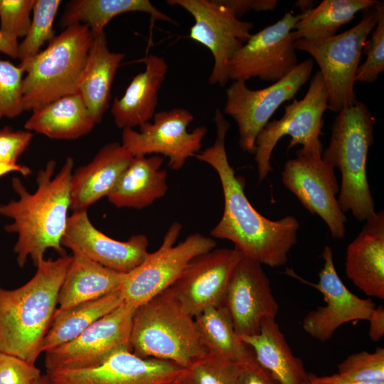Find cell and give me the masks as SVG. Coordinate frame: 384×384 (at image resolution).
Wrapping results in <instances>:
<instances>
[{
	"label": "cell",
	"mask_w": 384,
	"mask_h": 384,
	"mask_svg": "<svg viewBox=\"0 0 384 384\" xmlns=\"http://www.w3.org/2000/svg\"><path fill=\"white\" fill-rule=\"evenodd\" d=\"M213 121L216 125L213 144L195 156L213 168L223 188V213L210 235L231 241L245 256L262 265L282 267L297 241L299 223L292 215L268 219L252 206L244 191V179L235 175L228 161L225 142L230 124L218 109Z\"/></svg>",
	"instance_id": "obj_1"
},
{
	"label": "cell",
	"mask_w": 384,
	"mask_h": 384,
	"mask_svg": "<svg viewBox=\"0 0 384 384\" xmlns=\"http://www.w3.org/2000/svg\"><path fill=\"white\" fill-rule=\"evenodd\" d=\"M60 3L59 0H35L30 27L18 45L21 62L36 55L45 43L55 37L53 23Z\"/></svg>",
	"instance_id": "obj_34"
},
{
	"label": "cell",
	"mask_w": 384,
	"mask_h": 384,
	"mask_svg": "<svg viewBox=\"0 0 384 384\" xmlns=\"http://www.w3.org/2000/svg\"><path fill=\"white\" fill-rule=\"evenodd\" d=\"M313 59H306L281 80L260 90H251L244 81H233L226 90L225 114L235 121L239 145L242 151L255 154L260 132L284 102L294 98L311 77Z\"/></svg>",
	"instance_id": "obj_10"
},
{
	"label": "cell",
	"mask_w": 384,
	"mask_h": 384,
	"mask_svg": "<svg viewBox=\"0 0 384 384\" xmlns=\"http://www.w3.org/2000/svg\"><path fill=\"white\" fill-rule=\"evenodd\" d=\"M376 0H324L317 6L302 12L292 30L294 39L322 40L337 34L339 28L356 14L370 8Z\"/></svg>",
	"instance_id": "obj_31"
},
{
	"label": "cell",
	"mask_w": 384,
	"mask_h": 384,
	"mask_svg": "<svg viewBox=\"0 0 384 384\" xmlns=\"http://www.w3.org/2000/svg\"><path fill=\"white\" fill-rule=\"evenodd\" d=\"M240 338L250 348L256 362L279 384L309 383V373L293 354L275 318H264L257 334Z\"/></svg>",
	"instance_id": "obj_24"
},
{
	"label": "cell",
	"mask_w": 384,
	"mask_h": 384,
	"mask_svg": "<svg viewBox=\"0 0 384 384\" xmlns=\"http://www.w3.org/2000/svg\"><path fill=\"white\" fill-rule=\"evenodd\" d=\"M262 264L244 256L228 284L223 306L240 336L257 334L262 320L275 318L279 304Z\"/></svg>",
	"instance_id": "obj_19"
},
{
	"label": "cell",
	"mask_w": 384,
	"mask_h": 384,
	"mask_svg": "<svg viewBox=\"0 0 384 384\" xmlns=\"http://www.w3.org/2000/svg\"><path fill=\"white\" fill-rule=\"evenodd\" d=\"M130 347L139 357L169 361L181 368L208 353L194 317L169 289L135 309Z\"/></svg>",
	"instance_id": "obj_5"
},
{
	"label": "cell",
	"mask_w": 384,
	"mask_h": 384,
	"mask_svg": "<svg viewBox=\"0 0 384 384\" xmlns=\"http://www.w3.org/2000/svg\"><path fill=\"white\" fill-rule=\"evenodd\" d=\"M337 374L355 381L384 382V348L351 354L338 365Z\"/></svg>",
	"instance_id": "obj_37"
},
{
	"label": "cell",
	"mask_w": 384,
	"mask_h": 384,
	"mask_svg": "<svg viewBox=\"0 0 384 384\" xmlns=\"http://www.w3.org/2000/svg\"><path fill=\"white\" fill-rule=\"evenodd\" d=\"M322 257L324 266L319 273L318 283L306 281L290 269H287L285 274L314 287L323 294L326 305L310 311L304 317L302 326L311 336L324 342L342 324L368 320L375 305L372 299L358 297L344 285L335 269L331 247H324Z\"/></svg>",
	"instance_id": "obj_17"
},
{
	"label": "cell",
	"mask_w": 384,
	"mask_h": 384,
	"mask_svg": "<svg viewBox=\"0 0 384 384\" xmlns=\"http://www.w3.org/2000/svg\"><path fill=\"white\" fill-rule=\"evenodd\" d=\"M24 70L0 58V119L14 118L24 111L23 80Z\"/></svg>",
	"instance_id": "obj_36"
},
{
	"label": "cell",
	"mask_w": 384,
	"mask_h": 384,
	"mask_svg": "<svg viewBox=\"0 0 384 384\" xmlns=\"http://www.w3.org/2000/svg\"><path fill=\"white\" fill-rule=\"evenodd\" d=\"M127 273L73 253L58 297L60 309L102 297L119 289Z\"/></svg>",
	"instance_id": "obj_26"
},
{
	"label": "cell",
	"mask_w": 384,
	"mask_h": 384,
	"mask_svg": "<svg viewBox=\"0 0 384 384\" xmlns=\"http://www.w3.org/2000/svg\"><path fill=\"white\" fill-rule=\"evenodd\" d=\"M368 321H369L368 335L371 341L377 342L384 336V307L375 306Z\"/></svg>",
	"instance_id": "obj_43"
},
{
	"label": "cell",
	"mask_w": 384,
	"mask_h": 384,
	"mask_svg": "<svg viewBox=\"0 0 384 384\" xmlns=\"http://www.w3.org/2000/svg\"><path fill=\"white\" fill-rule=\"evenodd\" d=\"M363 11L361 21L341 33L322 40L294 42L296 50L308 53L318 64L327 90V110L333 112L358 102L354 91L356 74L365 42L376 25L374 6Z\"/></svg>",
	"instance_id": "obj_7"
},
{
	"label": "cell",
	"mask_w": 384,
	"mask_h": 384,
	"mask_svg": "<svg viewBox=\"0 0 384 384\" xmlns=\"http://www.w3.org/2000/svg\"><path fill=\"white\" fill-rule=\"evenodd\" d=\"M61 245L111 270L128 273L149 253V240L142 234L119 241L106 235L91 223L87 210L73 211L68 217Z\"/></svg>",
	"instance_id": "obj_20"
},
{
	"label": "cell",
	"mask_w": 384,
	"mask_h": 384,
	"mask_svg": "<svg viewBox=\"0 0 384 384\" xmlns=\"http://www.w3.org/2000/svg\"><path fill=\"white\" fill-rule=\"evenodd\" d=\"M194 319L208 353L236 363L245 361L252 354L250 348L235 332L225 306L208 307Z\"/></svg>",
	"instance_id": "obj_32"
},
{
	"label": "cell",
	"mask_w": 384,
	"mask_h": 384,
	"mask_svg": "<svg viewBox=\"0 0 384 384\" xmlns=\"http://www.w3.org/2000/svg\"><path fill=\"white\" fill-rule=\"evenodd\" d=\"M132 11L146 13L153 21L176 23L149 0H73L67 4L60 24L65 28L85 24L96 36L105 33V26L113 18Z\"/></svg>",
	"instance_id": "obj_29"
},
{
	"label": "cell",
	"mask_w": 384,
	"mask_h": 384,
	"mask_svg": "<svg viewBox=\"0 0 384 384\" xmlns=\"http://www.w3.org/2000/svg\"><path fill=\"white\" fill-rule=\"evenodd\" d=\"M245 255L237 248H214L195 257L168 289L195 317L208 307L223 305L225 292Z\"/></svg>",
	"instance_id": "obj_16"
},
{
	"label": "cell",
	"mask_w": 384,
	"mask_h": 384,
	"mask_svg": "<svg viewBox=\"0 0 384 384\" xmlns=\"http://www.w3.org/2000/svg\"><path fill=\"white\" fill-rule=\"evenodd\" d=\"M313 1H298L295 5L298 6L302 12L307 11L312 8Z\"/></svg>",
	"instance_id": "obj_47"
},
{
	"label": "cell",
	"mask_w": 384,
	"mask_h": 384,
	"mask_svg": "<svg viewBox=\"0 0 384 384\" xmlns=\"http://www.w3.org/2000/svg\"><path fill=\"white\" fill-rule=\"evenodd\" d=\"M38 384H49L46 375L43 376Z\"/></svg>",
	"instance_id": "obj_48"
},
{
	"label": "cell",
	"mask_w": 384,
	"mask_h": 384,
	"mask_svg": "<svg viewBox=\"0 0 384 384\" xmlns=\"http://www.w3.org/2000/svg\"><path fill=\"white\" fill-rule=\"evenodd\" d=\"M124 57L110 50L105 33L94 36L78 92L95 124L102 122L110 106L112 85Z\"/></svg>",
	"instance_id": "obj_27"
},
{
	"label": "cell",
	"mask_w": 384,
	"mask_h": 384,
	"mask_svg": "<svg viewBox=\"0 0 384 384\" xmlns=\"http://www.w3.org/2000/svg\"><path fill=\"white\" fill-rule=\"evenodd\" d=\"M181 369L171 362L142 358L123 348L97 366L47 371L46 378L49 384H173Z\"/></svg>",
	"instance_id": "obj_18"
},
{
	"label": "cell",
	"mask_w": 384,
	"mask_h": 384,
	"mask_svg": "<svg viewBox=\"0 0 384 384\" xmlns=\"http://www.w3.org/2000/svg\"><path fill=\"white\" fill-rule=\"evenodd\" d=\"M136 309L124 302L71 341L45 352L46 371L95 367L114 352L131 349V329Z\"/></svg>",
	"instance_id": "obj_14"
},
{
	"label": "cell",
	"mask_w": 384,
	"mask_h": 384,
	"mask_svg": "<svg viewBox=\"0 0 384 384\" xmlns=\"http://www.w3.org/2000/svg\"><path fill=\"white\" fill-rule=\"evenodd\" d=\"M164 157L136 156L120 175L107 199L117 208L142 209L163 197L168 189Z\"/></svg>",
	"instance_id": "obj_25"
},
{
	"label": "cell",
	"mask_w": 384,
	"mask_h": 384,
	"mask_svg": "<svg viewBox=\"0 0 384 384\" xmlns=\"http://www.w3.org/2000/svg\"><path fill=\"white\" fill-rule=\"evenodd\" d=\"M309 380L314 384H384V382H359L343 378L337 373L331 375L318 376L309 373Z\"/></svg>",
	"instance_id": "obj_44"
},
{
	"label": "cell",
	"mask_w": 384,
	"mask_h": 384,
	"mask_svg": "<svg viewBox=\"0 0 384 384\" xmlns=\"http://www.w3.org/2000/svg\"><path fill=\"white\" fill-rule=\"evenodd\" d=\"M302 14L292 11L274 24L252 34L230 60L229 80L244 81L252 78L276 82L298 65L292 30Z\"/></svg>",
	"instance_id": "obj_12"
},
{
	"label": "cell",
	"mask_w": 384,
	"mask_h": 384,
	"mask_svg": "<svg viewBox=\"0 0 384 384\" xmlns=\"http://www.w3.org/2000/svg\"><path fill=\"white\" fill-rule=\"evenodd\" d=\"M94 40L90 28L76 23L65 28L46 49L20 65L24 111L36 110L78 92Z\"/></svg>",
	"instance_id": "obj_6"
},
{
	"label": "cell",
	"mask_w": 384,
	"mask_h": 384,
	"mask_svg": "<svg viewBox=\"0 0 384 384\" xmlns=\"http://www.w3.org/2000/svg\"><path fill=\"white\" fill-rule=\"evenodd\" d=\"M123 302L119 288L102 297L66 309L57 308L43 339L42 352L71 341L95 321L117 308Z\"/></svg>",
	"instance_id": "obj_30"
},
{
	"label": "cell",
	"mask_w": 384,
	"mask_h": 384,
	"mask_svg": "<svg viewBox=\"0 0 384 384\" xmlns=\"http://www.w3.org/2000/svg\"><path fill=\"white\" fill-rule=\"evenodd\" d=\"M144 71L136 75L122 97H115L111 114L120 129L140 127L149 122L156 113L159 91L168 71L165 59L151 54L143 59Z\"/></svg>",
	"instance_id": "obj_23"
},
{
	"label": "cell",
	"mask_w": 384,
	"mask_h": 384,
	"mask_svg": "<svg viewBox=\"0 0 384 384\" xmlns=\"http://www.w3.org/2000/svg\"><path fill=\"white\" fill-rule=\"evenodd\" d=\"M18 39L8 36L0 31V52L11 58H18Z\"/></svg>",
	"instance_id": "obj_45"
},
{
	"label": "cell",
	"mask_w": 384,
	"mask_h": 384,
	"mask_svg": "<svg viewBox=\"0 0 384 384\" xmlns=\"http://www.w3.org/2000/svg\"><path fill=\"white\" fill-rule=\"evenodd\" d=\"M240 363L207 353L182 368L173 384H236Z\"/></svg>",
	"instance_id": "obj_33"
},
{
	"label": "cell",
	"mask_w": 384,
	"mask_h": 384,
	"mask_svg": "<svg viewBox=\"0 0 384 384\" xmlns=\"http://www.w3.org/2000/svg\"><path fill=\"white\" fill-rule=\"evenodd\" d=\"M328 93L319 71L311 78L304 97L284 106V114L279 119L267 122L255 140V161L259 181L272 170V153L284 136L291 137L288 149L300 144L304 152H323L320 137L324 124L323 114L327 110Z\"/></svg>",
	"instance_id": "obj_8"
},
{
	"label": "cell",
	"mask_w": 384,
	"mask_h": 384,
	"mask_svg": "<svg viewBox=\"0 0 384 384\" xmlns=\"http://www.w3.org/2000/svg\"><path fill=\"white\" fill-rule=\"evenodd\" d=\"M221 1L238 18L250 11H272L278 4L277 0H221Z\"/></svg>",
	"instance_id": "obj_42"
},
{
	"label": "cell",
	"mask_w": 384,
	"mask_h": 384,
	"mask_svg": "<svg viewBox=\"0 0 384 384\" xmlns=\"http://www.w3.org/2000/svg\"><path fill=\"white\" fill-rule=\"evenodd\" d=\"M194 18L189 38L206 47L213 57L210 85L224 87L229 80L228 65L233 55L248 41L253 23L241 21L221 0H169Z\"/></svg>",
	"instance_id": "obj_11"
},
{
	"label": "cell",
	"mask_w": 384,
	"mask_h": 384,
	"mask_svg": "<svg viewBox=\"0 0 384 384\" xmlns=\"http://www.w3.org/2000/svg\"><path fill=\"white\" fill-rule=\"evenodd\" d=\"M181 225L174 223L159 248L128 272L120 290L124 302L137 308L170 287L195 257L216 246L215 240L196 233L174 245Z\"/></svg>",
	"instance_id": "obj_9"
},
{
	"label": "cell",
	"mask_w": 384,
	"mask_h": 384,
	"mask_svg": "<svg viewBox=\"0 0 384 384\" xmlns=\"http://www.w3.org/2000/svg\"><path fill=\"white\" fill-rule=\"evenodd\" d=\"M132 158L119 142L103 146L89 164L73 172L70 209L87 210L102 198L107 197Z\"/></svg>",
	"instance_id": "obj_22"
},
{
	"label": "cell",
	"mask_w": 384,
	"mask_h": 384,
	"mask_svg": "<svg viewBox=\"0 0 384 384\" xmlns=\"http://www.w3.org/2000/svg\"><path fill=\"white\" fill-rule=\"evenodd\" d=\"M94 122L79 92L62 97L33 110L24 124L33 131L54 139L72 140L89 134Z\"/></svg>",
	"instance_id": "obj_28"
},
{
	"label": "cell",
	"mask_w": 384,
	"mask_h": 384,
	"mask_svg": "<svg viewBox=\"0 0 384 384\" xmlns=\"http://www.w3.org/2000/svg\"><path fill=\"white\" fill-rule=\"evenodd\" d=\"M236 384H279L255 360L252 354L240 363Z\"/></svg>",
	"instance_id": "obj_41"
},
{
	"label": "cell",
	"mask_w": 384,
	"mask_h": 384,
	"mask_svg": "<svg viewBox=\"0 0 384 384\" xmlns=\"http://www.w3.org/2000/svg\"><path fill=\"white\" fill-rule=\"evenodd\" d=\"M308 384H314V383H311L310 381H309V383H308Z\"/></svg>",
	"instance_id": "obj_49"
},
{
	"label": "cell",
	"mask_w": 384,
	"mask_h": 384,
	"mask_svg": "<svg viewBox=\"0 0 384 384\" xmlns=\"http://www.w3.org/2000/svg\"><path fill=\"white\" fill-rule=\"evenodd\" d=\"M73 167V159L68 156L55 174L56 162L49 160L38 172L33 193H30L18 177L12 178L11 186L18 198L1 204L0 215L13 220L4 228L18 235L14 251L20 267L26 265L28 257L36 265L48 249L54 250L60 256L66 255L61 241L70 209Z\"/></svg>",
	"instance_id": "obj_2"
},
{
	"label": "cell",
	"mask_w": 384,
	"mask_h": 384,
	"mask_svg": "<svg viewBox=\"0 0 384 384\" xmlns=\"http://www.w3.org/2000/svg\"><path fill=\"white\" fill-rule=\"evenodd\" d=\"M375 122V117L363 102L344 107L334 119L329 144L321 155L341 173L337 199L341 210L351 212L360 222L375 213L366 173Z\"/></svg>",
	"instance_id": "obj_4"
},
{
	"label": "cell",
	"mask_w": 384,
	"mask_h": 384,
	"mask_svg": "<svg viewBox=\"0 0 384 384\" xmlns=\"http://www.w3.org/2000/svg\"><path fill=\"white\" fill-rule=\"evenodd\" d=\"M42 377L35 364L0 352V384H38Z\"/></svg>",
	"instance_id": "obj_39"
},
{
	"label": "cell",
	"mask_w": 384,
	"mask_h": 384,
	"mask_svg": "<svg viewBox=\"0 0 384 384\" xmlns=\"http://www.w3.org/2000/svg\"><path fill=\"white\" fill-rule=\"evenodd\" d=\"M71 256L42 259L33 277L15 289L0 287V352L35 364L58 305Z\"/></svg>",
	"instance_id": "obj_3"
},
{
	"label": "cell",
	"mask_w": 384,
	"mask_h": 384,
	"mask_svg": "<svg viewBox=\"0 0 384 384\" xmlns=\"http://www.w3.org/2000/svg\"><path fill=\"white\" fill-rule=\"evenodd\" d=\"M321 155L298 149L296 157L284 164L282 180L311 215H319L326 223L334 238L341 239L347 218L336 197L339 185L334 168Z\"/></svg>",
	"instance_id": "obj_13"
},
{
	"label": "cell",
	"mask_w": 384,
	"mask_h": 384,
	"mask_svg": "<svg viewBox=\"0 0 384 384\" xmlns=\"http://www.w3.org/2000/svg\"><path fill=\"white\" fill-rule=\"evenodd\" d=\"M33 137L30 131L14 130L9 127L0 129V163L16 164Z\"/></svg>",
	"instance_id": "obj_40"
},
{
	"label": "cell",
	"mask_w": 384,
	"mask_h": 384,
	"mask_svg": "<svg viewBox=\"0 0 384 384\" xmlns=\"http://www.w3.org/2000/svg\"><path fill=\"white\" fill-rule=\"evenodd\" d=\"M35 0H0V31L15 38H24L31 25Z\"/></svg>",
	"instance_id": "obj_38"
},
{
	"label": "cell",
	"mask_w": 384,
	"mask_h": 384,
	"mask_svg": "<svg viewBox=\"0 0 384 384\" xmlns=\"http://www.w3.org/2000/svg\"><path fill=\"white\" fill-rule=\"evenodd\" d=\"M346 249L347 277L366 294L384 299V212L368 218Z\"/></svg>",
	"instance_id": "obj_21"
},
{
	"label": "cell",
	"mask_w": 384,
	"mask_h": 384,
	"mask_svg": "<svg viewBox=\"0 0 384 384\" xmlns=\"http://www.w3.org/2000/svg\"><path fill=\"white\" fill-rule=\"evenodd\" d=\"M376 25L370 40H366L362 54L367 56L363 64L358 66L355 81L371 83L384 71V3L377 1L374 5Z\"/></svg>",
	"instance_id": "obj_35"
},
{
	"label": "cell",
	"mask_w": 384,
	"mask_h": 384,
	"mask_svg": "<svg viewBox=\"0 0 384 384\" xmlns=\"http://www.w3.org/2000/svg\"><path fill=\"white\" fill-rule=\"evenodd\" d=\"M193 115L187 110L174 108L155 113L153 122L122 129V145L133 156L162 154L169 158V166L181 169L186 160L200 151L207 128L201 126L188 131Z\"/></svg>",
	"instance_id": "obj_15"
},
{
	"label": "cell",
	"mask_w": 384,
	"mask_h": 384,
	"mask_svg": "<svg viewBox=\"0 0 384 384\" xmlns=\"http://www.w3.org/2000/svg\"><path fill=\"white\" fill-rule=\"evenodd\" d=\"M11 172H18L23 176H27L31 174L32 171L28 166L18 164H9L0 163V178Z\"/></svg>",
	"instance_id": "obj_46"
}]
</instances>
